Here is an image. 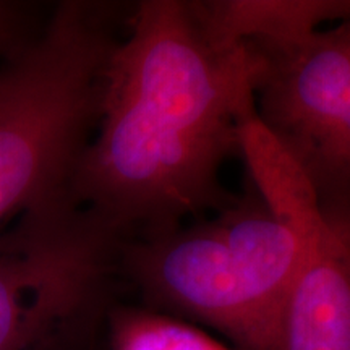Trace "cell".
<instances>
[{"label":"cell","mask_w":350,"mask_h":350,"mask_svg":"<svg viewBox=\"0 0 350 350\" xmlns=\"http://www.w3.org/2000/svg\"><path fill=\"white\" fill-rule=\"evenodd\" d=\"M119 38L111 7L64 2L0 65V227L73 201Z\"/></svg>","instance_id":"cell-2"},{"label":"cell","mask_w":350,"mask_h":350,"mask_svg":"<svg viewBox=\"0 0 350 350\" xmlns=\"http://www.w3.org/2000/svg\"><path fill=\"white\" fill-rule=\"evenodd\" d=\"M261 62L203 2L143 0L109 60L98 125L72 196L131 240L230 206L219 183L256 113Z\"/></svg>","instance_id":"cell-1"},{"label":"cell","mask_w":350,"mask_h":350,"mask_svg":"<svg viewBox=\"0 0 350 350\" xmlns=\"http://www.w3.org/2000/svg\"><path fill=\"white\" fill-rule=\"evenodd\" d=\"M301 165L318 195L327 187L350 182V106Z\"/></svg>","instance_id":"cell-9"},{"label":"cell","mask_w":350,"mask_h":350,"mask_svg":"<svg viewBox=\"0 0 350 350\" xmlns=\"http://www.w3.org/2000/svg\"><path fill=\"white\" fill-rule=\"evenodd\" d=\"M112 350H230L169 314L112 308L107 314Z\"/></svg>","instance_id":"cell-8"},{"label":"cell","mask_w":350,"mask_h":350,"mask_svg":"<svg viewBox=\"0 0 350 350\" xmlns=\"http://www.w3.org/2000/svg\"><path fill=\"white\" fill-rule=\"evenodd\" d=\"M232 203L211 221L122 242L119 269L148 310L198 319L237 350H282L297 281V235L262 200Z\"/></svg>","instance_id":"cell-3"},{"label":"cell","mask_w":350,"mask_h":350,"mask_svg":"<svg viewBox=\"0 0 350 350\" xmlns=\"http://www.w3.org/2000/svg\"><path fill=\"white\" fill-rule=\"evenodd\" d=\"M217 31L245 46L265 47L300 38L326 20L350 18L342 0H214L203 2Z\"/></svg>","instance_id":"cell-7"},{"label":"cell","mask_w":350,"mask_h":350,"mask_svg":"<svg viewBox=\"0 0 350 350\" xmlns=\"http://www.w3.org/2000/svg\"><path fill=\"white\" fill-rule=\"evenodd\" d=\"M250 49L261 62L258 119L304 164L350 106V18Z\"/></svg>","instance_id":"cell-5"},{"label":"cell","mask_w":350,"mask_h":350,"mask_svg":"<svg viewBox=\"0 0 350 350\" xmlns=\"http://www.w3.org/2000/svg\"><path fill=\"white\" fill-rule=\"evenodd\" d=\"M269 209L297 235L301 262L282 321V350H350V242L306 175L284 180Z\"/></svg>","instance_id":"cell-6"},{"label":"cell","mask_w":350,"mask_h":350,"mask_svg":"<svg viewBox=\"0 0 350 350\" xmlns=\"http://www.w3.org/2000/svg\"><path fill=\"white\" fill-rule=\"evenodd\" d=\"M23 8L12 2H0V65L15 52L20 44Z\"/></svg>","instance_id":"cell-10"},{"label":"cell","mask_w":350,"mask_h":350,"mask_svg":"<svg viewBox=\"0 0 350 350\" xmlns=\"http://www.w3.org/2000/svg\"><path fill=\"white\" fill-rule=\"evenodd\" d=\"M124 240L75 201L0 230V350H81L107 310Z\"/></svg>","instance_id":"cell-4"}]
</instances>
